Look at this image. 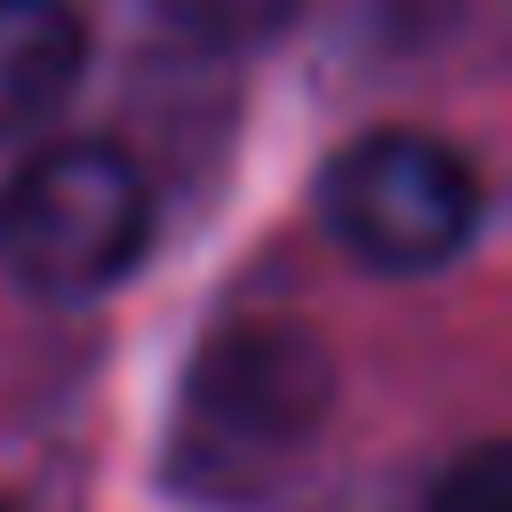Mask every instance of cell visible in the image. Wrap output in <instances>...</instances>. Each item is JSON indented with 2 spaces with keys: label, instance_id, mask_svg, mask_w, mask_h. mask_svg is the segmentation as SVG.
Instances as JSON below:
<instances>
[{
  "label": "cell",
  "instance_id": "cell-1",
  "mask_svg": "<svg viewBox=\"0 0 512 512\" xmlns=\"http://www.w3.org/2000/svg\"><path fill=\"white\" fill-rule=\"evenodd\" d=\"M152 248V184L104 136L40 144L0 184V272L40 304L120 288Z\"/></svg>",
  "mask_w": 512,
  "mask_h": 512
},
{
  "label": "cell",
  "instance_id": "cell-2",
  "mask_svg": "<svg viewBox=\"0 0 512 512\" xmlns=\"http://www.w3.org/2000/svg\"><path fill=\"white\" fill-rule=\"evenodd\" d=\"M320 224L368 272H440L480 232V168L424 128L352 136L320 176Z\"/></svg>",
  "mask_w": 512,
  "mask_h": 512
},
{
  "label": "cell",
  "instance_id": "cell-3",
  "mask_svg": "<svg viewBox=\"0 0 512 512\" xmlns=\"http://www.w3.org/2000/svg\"><path fill=\"white\" fill-rule=\"evenodd\" d=\"M336 400V360L304 320H224L184 368V416L224 456L296 448Z\"/></svg>",
  "mask_w": 512,
  "mask_h": 512
},
{
  "label": "cell",
  "instance_id": "cell-4",
  "mask_svg": "<svg viewBox=\"0 0 512 512\" xmlns=\"http://www.w3.org/2000/svg\"><path fill=\"white\" fill-rule=\"evenodd\" d=\"M88 32L72 0H0V136L48 120L80 80Z\"/></svg>",
  "mask_w": 512,
  "mask_h": 512
},
{
  "label": "cell",
  "instance_id": "cell-5",
  "mask_svg": "<svg viewBox=\"0 0 512 512\" xmlns=\"http://www.w3.org/2000/svg\"><path fill=\"white\" fill-rule=\"evenodd\" d=\"M304 0H160V24L200 56H248L296 24Z\"/></svg>",
  "mask_w": 512,
  "mask_h": 512
},
{
  "label": "cell",
  "instance_id": "cell-6",
  "mask_svg": "<svg viewBox=\"0 0 512 512\" xmlns=\"http://www.w3.org/2000/svg\"><path fill=\"white\" fill-rule=\"evenodd\" d=\"M424 512H512V464H504V448H496V440L464 448V456L432 480Z\"/></svg>",
  "mask_w": 512,
  "mask_h": 512
},
{
  "label": "cell",
  "instance_id": "cell-7",
  "mask_svg": "<svg viewBox=\"0 0 512 512\" xmlns=\"http://www.w3.org/2000/svg\"><path fill=\"white\" fill-rule=\"evenodd\" d=\"M0 512H16V504H8V496H0Z\"/></svg>",
  "mask_w": 512,
  "mask_h": 512
}]
</instances>
